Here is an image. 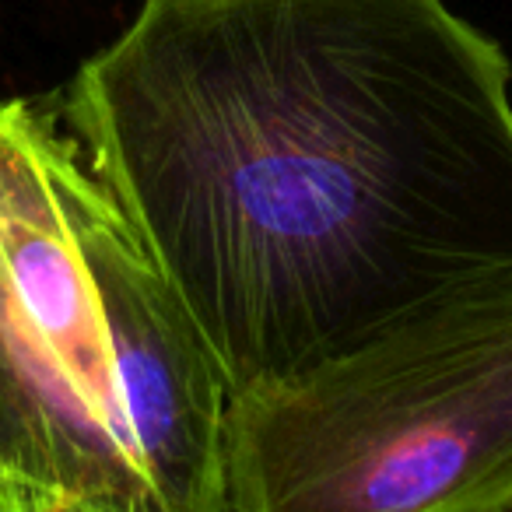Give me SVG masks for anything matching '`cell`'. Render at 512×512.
<instances>
[{
    "mask_svg": "<svg viewBox=\"0 0 512 512\" xmlns=\"http://www.w3.org/2000/svg\"><path fill=\"white\" fill-rule=\"evenodd\" d=\"M225 414L197 323L36 109L0 207V477L228 512Z\"/></svg>",
    "mask_w": 512,
    "mask_h": 512,
    "instance_id": "obj_2",
    "label": "cell"
},
{
    "mask_svg": "<svg viewBox=\"0 0 512 512\" xmlns=\"http://www.w3.org/2000/svg\"><path fill=\"white\" fill-rule=\"evenodd\" d=\"M60 120L228 400L512 264V64L442 0H144Z\"/></svg>",
    "mask_w": 512,
    "mask_h": 512,
    "instance_id": "obj_1",
    "label": "cell"
},
{
    "mask_svg": "<svg viewBox=\"0 0 512 512\" xmlns=\"http://www.w3.org/2000/svg\"><path fill=\"white\" fill-rule=\"evenodd\" d=\"M0 512H151L144 502L123 491H67L46 484L0 477Z\"/></svg>",
    "mask_w": 512,
    "mask_h": 512,
    "instance_id": "obj_4",
    "label": "cell"
},
{
    "mask_svg": "<svg viewBox=\"0 0 512 512\" xmlns=\"http://www.w3.org/2000/svg\"><path fill=\"white\" fill-rule=\"evenodd\" d=\"M32 113H36L32 102H4V106H0V207H4L11 179H15V165H18V155H22L25 130H29V123H32Z\"/></svg>",
    "mask_w": 512,
    "mask_h": 512,
    "instance_id": "obj_5",
    "label": "cell"
},
{
    "mask_svg": "<svg viewBox=\"0 0 512 512\" xmlns=\"http://www.w3.org/2000/svg\"><path fill=\"white\" fill-rule=\"evenodd\" d=\"M228 512H512V264L228 400Z\"/></svg>",
    "mask_w": 512,
    "mask_h": 512,
    "instance_id": "obj_3",
    "label": "cell"
}]
</instances>
